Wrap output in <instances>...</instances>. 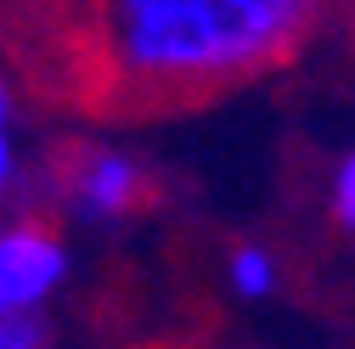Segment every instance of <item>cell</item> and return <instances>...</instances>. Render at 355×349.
I'll return each instance as SVG.
<instances>
[{"label":"cell","instance_id":"52a82bcc","mask_svg":"<svg viewBox=\"0 0 355 349\" xmlns=\"http://www.w3.org/2000/svg\"><path fill=\"white\" fill-rule=\"evenodd\" d=\"M12 186H17V141H12V129H0V197Z\"/></svg>","mask_w":355,"mask_h":349},{"label":"cell","instance_id":"8992f818","mask_svg":"<svg viewBox=\"0 0 355 349\" xmlns=\"http://www.w3.org/2000/svg\"><path fill=\"white\" fill-rule=\"evenodd\" d=\"M333 220H338V231H349L355 237V147L338 158V169H333Z\"/></svg>","mask_w":355,"mask_h":349},{"label":"cell","instance_id":"5b68a950","mask_svg":"<svg viewBox=\"0 0 355 349\" xmlns=\"http://www.w3.org/2000/svg\"><path fill=\"white\" fill-rule=\"evenodd\" d=\"M0 349H51V316L46 310L0 316Z\"/></svg>","mask_w":355,"mask_h":349},{"label":"cell","instance_id":"6da1fadb","mask_svg":"<svg viewBox=\"0 0 355 349\" xmlns=\"http://www.w3.org/2000/svg\"><path fill=\"white\" fill-rule=\"evenodd\" d=\"M322 0H102V57L141 91H209L288 57Z\"/></svg>","mask_w":355,"mask_h":349},{"label":"cell","instance_id":"7a4b0ae2","mask_svg":"<svg viewBox=\"0 0 355 349\" xmlns=\"http://www.w3.org/2000/svg\"><path fill=\"white\" fill-rule=\"evenodd\" d=\"M73 253L46 220H6L0 226V316L46 310L68 287Z\"/></svg>","mask_w":355,"mask_h":349},{"label":"cell","instance_id":"3957f363","mask_svg":"<svg viewBox=\"0 0 355 349\" xmlns=\"http://www.w3.org/2000/svg\"><path fill=\"white\" fill-rule=\"evenodd\" d=\"M147 197V163L136 152L96 147L68 169V208L91 226H113L124 214H136Z\"/></svg>","mask_w":355,"mask_h":349},{"label":"cell","instance_id":"277c9868","mask_svg":"<svg viewBox=\"0 0 355 349\" xmlns=\"http://www.w3.org/2000/svg\"><path fill=\"white\" fill-rule=\"evenodd\" d=\"M226 287H232V298H243V304H265V298L282 287V259H277V248L237 242V248L226 253Z\"/></svg>","mask_w":355,"mask_h":349},{"label":"cell","instance_id":"ba28073f","mask_svg":"<svg viewBox=\"0 0 355 349\" xmlns=\"http://www.w3.org/2000/svg\"><path fill=\"white\" fill-rule=\"evenodd\" d=\"M0 129H12V91H6V79H0Z\"/></svg>","mask_w":355,"mask_h":349}]
</instances>
